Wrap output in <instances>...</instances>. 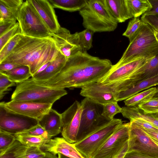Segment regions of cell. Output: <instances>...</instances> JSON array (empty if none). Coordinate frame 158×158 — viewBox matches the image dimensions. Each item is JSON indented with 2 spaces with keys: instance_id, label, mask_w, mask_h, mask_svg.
<instances>
[{
  "instance_id": "cell-19",
  "label": "cell",
  "mask_w": 158,
  "mask_h": 158,
  "mask_svg": "<svg viewBox=\"0 0 158 158\" xmlns=\"http://www.w3.org/2000/svg\"><path fill=\"white\" fill-rule=\"evenodd\" d=\"M38 124L45 130L52 138L61 132V114L52 108L38 121Z\"/></svg>"
},
{
  "instance_id": "cell-28",
  "label": "cell",
  "mask_w": 158,
  "mask_h": 158,
  "mask_svg": "<svg viewBox=\"0 0 158 158\" xmlns=\"http://www.w3.org/2000/svg\"><path fill=\"white\" fill-rule=\"evenodd\" d=\"M14 135L15 139L23 144L29 147H39L41 149H43L51 139H48L42 136L29 135L20 134Z\"/></svg>"
},
{
  "instance_id": "cell-5",
  "label": "cell",
  "mask_w": 158,
  "mask_h": 158,
  "mask_svg": "<svg viewBox=\"0 0 158 158\" xmlns=\"http://www.w3.org/2000/svg\"><path fill=\"white\" fill-rule=\"evenodd\" d=\"M16 83L11 100L53 104L67 94L65 89H54L37 84L31 77Z\"/></svg>"
},
{
  "instance_id": "cell-18",
  "label": "cell",
  "mask_w": 158,
  "mask_h": 158,
  "mask_svg": "<svg viewBox=\"0 0 158 158\" xmlns=\"http://www.w3.org/2000/svg\"><path fill=\"white\" fill-rule=\"evenodd\" d=\"M43 149L55 155L60 153L72 158H85L77 150L73 143L68 142L63 137L51 139Z\"/></svg>"
},
{
  "instance_id": "cell-42",
  "label": "cell",
  "mask_w": 158,
  "mask_h": 158,
  "mask_svg": "<svg viewBox=\"0 0 158 158\" xmlns=\"http://www.w3.org/2000/svg\"><path fill=\"white\" fill-rule=\"evenodd\" d=\"M141 19L142 22L158 31V15L143 14Z\"/></svg>"
},
{
  "instance_id": "cell-44",
  "label": "cell",
  "mask_w": 158,
  "mask_h": 158,
  "mask_svg": "<svg viewBox=\"0 0 158 158\" xmlns=\"http://www.w3.org/2000/svg\"><path fill=\"white\" fill-rule=\"evenodd\" d=\"M132 122L140 127L151 131H158V128L150 123L140 118H135Z\"/></svg>"
},
{
  "instance_id": "cell-31",
  "label": "cell",
  "mask_w": 158,
  "mask_h": 158,
  "mask_svg": "<svg viewBox=\"0 0 158 158\" xmlns=\"http://www.w3.org/2000/svg\"><path fill=\"white\" fill-rule=\"evenodd\" d=\"M94 34L91 31L86 29L78 32L79 43L82 52H87L92 47Z\"/></svg>"
},
{
  "instance_id": "cell-17",
  "label": "cell",
  "mask_w": 158,
  "mask_h": 158,
  "mask_svg": "<svg viewBox=\"0 0 158 158\" xmlns=\"http://www.w3.org/2000/svg\"><path fill=\"white\" fill-rule=\"evenodd\" d=\"M50 32L53 34L60 27L54 8L48 0H29Z\"/></svg>"
},
{
  "instance_id": "cell-34",
  "label": "cell",
  "mask_w": 158,
  "mask_h": 158,
  "mask_svg": "<svg viewBox=\"0 0 158 158\" xmlns=\"http://www.w3.org/2000/svg\"><path fill=\"white\" fill-rule=\"evenodd\" d=\"M142 23L139 17L133 18L129 22L127 28L123 35L128 38L130 40L140 27Z\"/></svg>"
},
{
  "instance_id": "cell-33",
  "label": "cell",
  "mask_w": 158,
  "mask_h": 158,
  "mask_svg": "<svg viewBox=\"0 0 158 158\" xmlns=\"http://www.w3.org/2000/svg\"><path fill=\"white\" fill-rule=\"evenodd\" d=\"M23 36L21 33L16 35L9 41L0 50V63L11 52Z\"/></svg>"
},
{
  "instance_id": "cell-41",
  "label": "cell",
  "mask_w": 158,
  "mask_h": 158,
  "mask_svg": "<svg viewBox=\"0 0 158 158\" xmlns=\"http://www.w3.org/2000/svg\"><path fill=\"white\" fill-rule=\"evenodd\" d=\"M3 3L14 13L17 17L19 10L22 6L23 1L22 0H2Z\"/></svg>"
},
{
  "instance_id": "cell-15",
  "label": "cell",
  "mask_w": 158,
  "mask_h": 158,
  "mask_svg": "<svg viewBox=\"0 0 158 158\" xmlns=\"http://www.w3.org/2000/svg\"><path fill=\"white\" fill-rule=\"evenodd\" d=\"M151 59L142 58L121 64L117 63L113 65L107 74L97 82L102 85H106L127 77Z\"/></svg>"
},
{
  "instance_id": "cell-3",
  "label": "cell",
  "mask_w": 158,
  "mask_h": 158,
  "mask_svg": "<svg viewBox=\"0 0 158 158\" xmlns=\"http://www.w3.org/2000/svg\"><path fill=\"white\" fill-rule=\"evenodd\" d=\"M119 61L121 64L144 58L151 59L158 54V42L153 28L143 22Z\"/></svg>"
},
{
  "instance_id": "cell-8",
  "label": "cell",
  "mask_w": 158,
  "mask_h": 158,
  "mask_svg": "<svg viewBox=\"0 0 158 158\" xmlns=\"http://www.w3.org/2000/svg\"><path fill=\"white\" fill-rule=\"evenodd\" d=\"M123 123L120 119L114 118L107 123L81 141L74 143L85 158H92L106 141Z\"/></svg>"
},
{
  "instance_id": "cell-21",
  "label": "cell",
  "mask_w": 158,
  "mask_h": 158,
  "mask_svg": "<svg viewBox=\"0 0 158 158\" xmlns=\"http://www.w3.org/2000/svg\"><path fill=\"white\" fill-rule=\"evenodd\" d=\"M67 58L59 51L56 57L42 72L34 75L31 78L34 80H47L58 73L65 65Z\"/></svg>"
},
{
  "instance_id": "cell-37",
  "label": "cell",
  "mask_w": 158,
  "mask_h": 158,
  "mask_svg": "<svg viewBox=\"0 0 158 158\" xmlns=\"http://www.w3.org/2000/svg\"><path fill=\"white\" fill-rule=\"evenodd\" d=\"M15 140L14 135L0 131V153L8 148Z\"/></svg>"
},
{
  "instance_id": "cell-40",
  "label": "cell",
  "mask_w": 158,
  "mask_h": 158,
  "mask_svg": "<svg viewBox=\"0 0 158 158\" xmlns=\"http://www.w3.org/2000/svg\"><path fill=\"white\" fill-rule=\"evenodd\" d=\"M0 20H17V17L14 13L3 3L2 0H0Z\"/></svg>"
},
{
  "instance_id": "cell-49",
  "label": "cell",
  "mask_w": 158,
  "mask_h": 158,
  "mask_svg": "<svg viewBox=\"0 0 158 158\" xmlns=\"http://www.w3.org/2000/svg\"><path fill=\"white\" fill-rule=\"evenodd\" d=\"M46 153V156L44 157L41 158H58L56 155H54L51 153L45 151Z\"/></svg>"
},
{
  "instance_id": "cell-51",
  "label": "cell",
  "mask_w": 158,
  "mask_h": 158,
  "mask_svg": "<svg viewBox=\"0 0 158 158\" xmlns=\"http://www.w3.org/2000/svg\"><path fill=\"white\" fill-rule=\"evenodd\" d=\"M121 153L119 155H118L117 156L114 157L113 158H123L124 155L125 154V153L123 152Z\"/></svg>"
},
{
  "instance_id": "cell-48",
  "label": "cell",
  "mask_w": 158,
  "mask_h": 158,
  "mask_svg": "<svg viewBox=\"0 0 158 158\" xmlns=\"http://www.w3.org/2000/svg\"><path fill=\"white\" fill-rule=\"evenodd\" d=\"M141 128L150 137L158 143V131H151Z\"/></svg>"
},
{
  "instance_id": "cell-9",
  "label": "cell",
  "mask_w": 158,
  "mask_h": 158,
  "mask_svg": "<svg viewBox=\"0 0 158 158\" xmlns=\"http://www.w3.org/2000/svg\"><path fill=\"white\" fill-rule=\"evenodd\" d=\"M130 123L120 125L92 158H113L128 150Z\"/></svg>"
},
{
  "instance_id": "cell-7",
  "label": "cell",
  "mask_w": 158,
  "mask_h": 158,
  "mask_svg": "<svg viewBox=\"0 0 158 158\" xmlns=\"http://www.w3.org/2000/svg\"><path fill=\"white\" fill-rule=\"evenodd\" d=\"M80 103L82 111L76 142L83 139L110 121L102 115L103 105L86 98Z\"/></svg>"
},
{
  "instance_id": "cell-53",
  "label": "cell",
  "mask_w": 158,
  "mask_h": 158,
  "mask_svg": "<svg viewBox=\"0 0 158 158\" xmlns=\"http://www.w3.org/2000/svg\"><path fill=\"white\" fill-rule=\"evenodd\" d=\"M153 98H158V88H157V91L154 94Z\"/></svg>"
},
{
  "instance_id": "cell-45",
  "label": "cell",
  "mask_w": 158,
  "mask_h": 158,
  "mask_svg": "<svg viewBox=\"0 0 158 158\" xmlns=\"http://www.w3.org/2000/svg\"><path fill=\"white\" fill-rule=\"evenodd\" d=\"M123 158H154L148 156L135 151L127 152Z\"/></svg>"
},
{
  "instance_id": "cell-38",
  "label": "cell",
  "mask_w": 158,
  "mask_h": 158,
  "mask_svg": "<svg viewBox=\"0 0 158 158\" xmlns=\"http://www.w3.org/2000/svg\"><path fill=\"white\" fill-rule=\"evenodd\" d=\"M16 86V83L11 81L6 75L0 73V99H2L7 93L10 90L9 87Z\"/></svg>"
},
{
  "instance_id": "cell-13",
  "label": "cell",
  "mask_w": 158,
  "mask_h": 158,
  "mask_svg": "<svg viewBox=\"0 0 158 158\" xmlns=\"http://www.w3.org/2000/svg\"><path fill=\"white\" fill-rule=\"evenodd\" d=\"M53 104L19 102L13 100L1 102L2 106L8 111L23 115L38 121L52 108Z\"/></svg>"
},
{
  "instance_id": "cell-1",
  "label": "cell",
  "mask_w": 158,
  "mask_h": 158,
  "mask_svg": "<svg viewBox=\"0 0 158 158\" xmlns=\"http://www.w3.org/2000/svg\"><path fill=\"white\" fill-rule=\"evenodd\" d=\"M113 65L110 60L79 51L67 58L61 71L46 81L33 79L36 84L54 89L82 88L96 82L109 72Z\"/></svg>"
},
{
  "instance_id": "cell-12",
  "label": "cell",
  "mask_w": 158,
  "mask_h": 158,
  "mask_svg": "<svg viewBox=\"0 0 158 158\" xmlns=\"http://www.w3.org/2000/svg\"><path fill=\"white\" fill-rule=\"evenodd\" d=\"M81 103L77 100L61 114L63 137L68 142H77L82 114Z\"/></svg>"
},
{
  "instance_id": "cell-54",
  "label": "cell",
  "mask_w": 158,
  "mask_h": 158,
  "mask_svg": "<svg viewBox=\"0 0 158 158\" xmlns=\"http://www.w3.org/2000/svg\"><path fill=\"white\" fill-rule=\"evenodd\" d=\"M155 117L157 118H158V112L155 113H153L152 114Z\"/></svg>"
},
{
  "instance_id": "cell-24",
  "label": "cell",
  "mask_w": 158,
  "mask_h": 158,
  "mask_svg": "<svg viewBox=\"0 0 158 158\" xmlns=\"http://www.w3.org/2000/svg\"><path fill=\"white\" fill-rule=\"evenodd\" d=\"M121 113L124 117L129 119L130 121L135 118H140L158 128V118L152 114L145 113L137 107H123Z\"/></svg>"
},
{
  "instance_id": "cell-14",
  "label": "cell",
  "mask_w": 158,
  "mask_h": 158,
  "mask_svg": "<svg viewBox=\"0 0 158 158\" xmlns=\"http://www.w3.org/2000/svg\"><path fill=\"white\" fill-rule=\"evenodd\" d=\"M58 50L67 58L79 51H82L78 32L71 34L67 29L60 27L51 36Z\"/></svg>"
},
{
  "instance_id": "cell-10",
  "label": "cell",
  "mask_w": 158,
  "mask_h": 158,
  "mask_svg": "<svg viewBox=\"0 0 158 158\" xmlns=\"http://www.w3.org/2000/svg\"><path fill=\"white\" fill-rule=\"evenodd\" d=\"M127 152L135 151L145 156L158 158V143L142 128L130 122Z\"/></svg>"
},
{
  "instance_id": "cell-23",
  "label": "cell",
  "mask_w": 158,
  "mask_h": 158,
  "mask_svg": "<svg viewBox=\"0 0 158 158\" xmlns=\"http://www.w3.org/2000/svg\"><path fill=\"white\" fill-rule=\"evenodd\" d=\"M156 85H158V76L141 81L124 91L115 93L116 100L117 102L125 100L141 91Z\"/></svg>"
},
{
  "instance_id": "cell-16",
  "label": "cell",
  "mask_w": 158,
  "mask_h": 158,
  "mask_svg": "<svg viewBox=\"0 0 158 158\" xmlns=\"http://www.w3.org/2000/svg\"><path fill=\"white\" fill-rule=\"evenodd\" d=\"M80 94L102 105L117 101L115 93L105 85L97 82L90 84L81 88Z\"/></svg>"
},
{
  "instance_id": "cell-30",
  "label": "cell",
  "mask_w": 158,
  "mask_h": 158,
  "mask_svg": "<svg viewBox=\"0 0 158 158\" xmlns=\"http://www.w3.org/2000/svg\"><path fill=\"white\" fill-rule=\"evenodd\" d=\"M28 147L16 139L8 148L0 153V158H21Z\"/></svg>"
},
{
  "instance_id": "cell-47",
  "label": "cell",
  "mask_w": 158,
  "mask_h": 158,
  "mask_svg": "<svg viewBox=\"0 0 158 158\" xmlns=\"http://www.w3.org/2000/svg\"><path fill=\"white\" fill-rule=\"evenodd\" d=\"M20 65L11 63L0 64V72L8 71Z\"/></svg>"
},
{
  "instance_id": "cell-43",
  "label": "cell",
  "mask_w": 158,
  "mask_h": 158,
  "mask_svg": "<svg viewBox=\"0 0 158 158\" xmlns=\"http://www.w3.org/2000/svg\"><path fill=\"white\" fill-rule=\"evenodd\" d=\"M16 19L0 20V36L14 27L17 22Z\"/></svg>"
},
{
  "instance_id": "cell-11",
  "label": "cell",
  "mask_w": 158,
  "mask_h": 158,
  "mask_svg": "<svg viewBox=\"0 0 158 158\" xmlns=\"http://www.w3.org/2000/svg\"><path fill=\"white\" fill-rule=\"evenodd\" d=\"M38 124V120L11 113L0 105V131L15 135L30 129Z\"/></svg>"
},
{
  "instance_id": "cell-22",
  "label": "cell",
  "mask_w": 158,
  "mask_h": 158,
  "mask_svg": "<svg viewBox=\"0 0 158 158\" xmlns=\"http://www.w3.org/2000/svg\"><path fill=\"white\" fill-rule=\"evenodd\" d=\"M110 13L118 23H123L133 17L127 0H106Z\"/></svg>"
},
{
  "instance_id": "cell-35",
  "label": "cell",
  "mask_w": 158,
  "mask_h": 158,
  "mask_svg": "<svg viewBox=\"0 0 158 158\" xmlns=\"http://www.w3.org/2000/svg\"><path fill=\"white\" fill-rule=\"evenodd\" d=\"M20 33V28L19 23L17 22L14 27L0 36V50L11 39L16 35Z\"/></svg>"
},
{
  "instance_id": "cell-20",
  "label": "cell",
  "mask_w": 158,
  "mask_h": 158,
  "mask_svg": "<svg viewBox=\"0 0 158 158\" xmlns=\"http://www.w3.org/2000/svg\"><path fill=\"white\" fill-rule=\"evenodd\" d=\"M158 76V54L135 72L131 76L133 85Z\"/></svg>"
},
{
  "instance_id": "cell-29",
  "label": "cell",
  "mask_w": 158,
  "mask_h": 158,
  "mask_svg": "<svg viewBox=\"0 0 158 158\" xmlns=\"http://www.w3.org/2000/svg\"><path fill=\"white\" fill-rule=\"evenodd\" d=\"M133 17H138L150 11L152 6L148 0H127Z\"/></svg>"
},
{
  "instance_id": "cell-50",
  "label": "cell",
  "mask_w": 158,
  "mask_h": 158,
  "mask_svg": "<svg viewBox=\"0 0 158 158\" xmlns=\"http://www.w3.org/2000/svg\"><path fill=\"white\" fill-rule=\"evenodd\" d=\"M58 158H72L71 157H68L64 155L61 154H58Z\"/></svg>"
},
{
  "instance_id": "cell-52",
  "label": "cell",
  "mask_w": 158,
  "mask_h": 158,
  "mask_svg": "<svg viewBox=\"0 0 158 158\" xmlns=\"http://www.w3.org/2000/svg\"><path fill=\"white\" fill-rule=\"evenodd\" d=\"M154 29V33L155 34V37L157 39V40L158 42V31H157L156 30Z\"/></svg>"
},
{
  "instance_id": "cell-26",
  "label": "cell",
  "mask_w": 158,
  "mask_h": 158,
  "mask_svg": "<svg viewBox=\"0 0 158 158\" xmlns=\"http://www.w3.org/2000/svg\"><path fill=\"white\" fill-rule=\"evenodd\" d=\"M0 73L16 83L23 81L32 77L29 67L27 65H20L10 70Z\"/></svg>"
},
{
  "instance_id": "cell-32",
  "label": "cell",
  "mask_w": 158,
  "mask_h": 158,
  "mask_svg": "<svg viewBox=\"0 0 158 158\" xmlns=\"http://www.w3.org/2000/svg\"><path fill=\"white\" fill-rule=\"evenodd\" d=\"M122 108L118 105L117 101L109 102L103 105L102 115L109 121L114 118L117 114L121 112Z\"/></svg>"
},
{
  "instance_id": "cell-2",
  "label": "cell",
  "mask_w": 158,
  "mask_h": 158,
  "mask_svg": "<svg viewBox=\"0 0 158 158\" xmlns=\"http://www.w3.org/2000/svg\"><path fill=\"white\" fill-rule=\"evenodd\" d=\"M59 51L52 39L23 35L11 52L1 63L29 67L32 76L44 65L53 60Z\"/></svg>"
},
{
  "instance_id": "cell-25",
  "label": "cell",
  "mask_w": 158,
  "mask_h": 158,
  "mask_svg": "<svg viewBox=\"0 0 158 158\" xmlns=\"http://www.w3.org/2000/svg\"><path fill=\"white\" fill-rule=\"evenodd\" d=\"M54 8L72 12L80 11L85 5L86 0H48Z\"/></svg>"
},
{
  "instance_id": "cell-27",
  "label": "cell",
  "mask_w": 158,
  "mask_h": 158,
  "mask_svg": "<svg viewBox=\"0 0 158 158\" xmlns=\"http://www.w3.org/2000/svg\"><path fill=\"white\" fill-rule=\"evenodd\" d=\"M157 90V88L153 87L138 93L124 100L125 104L127 106L138 107L152 98Z\"/></svg>"
},
{
  "instance_id": "cell-46",
  "label": "cell",
  "mask_w": 158,
  "mask_h": 158,
  "mask_svg": "<svg viewBox=\"0 0 158 158\" xmlns=\"http://www.w3.org/2000/svg\"><path fill=\"white\" fill-rule=\"evenodd\" d=\"M148 0L152 6V8L150 11L146 12L143 14L158 15V0Z\"/></svg>"
},
{
  "instance_id": "cell-39",
  "label": "cell",
  "mask_w": 158,
  "mask_h": 158,
  "mask_svg": "<svg viewBox=\"0 0 158 158\" xmlns=\"http://www.w3.org/2000/svg\"><path fill=\"white\" fill-rule=\"evenodd\" d=\"M19 134L29 135L42 136L48 139H51L45 130L38 124L31 129Z\"/></svg>"
},
{
  "instance_id": "cell-36",
  "label": "cell",
  "mask_w": 158,
  "mask_h": 158,
  "mask_svg": "<svg viewBox=\"0 0 158 158\" xmlns=\"http://www.w3.org/2000/svg\"><path fill=\"white\" fill-rule=\"evenodd\" d=\"M137 107L146 113L153 114L158 112V98H152L139 105Z\"/></svg>"
},
{
  "instance_id": "cell-4",
  "label": "cell",
  "mask_w": 158,
  "mask_h": 158,
  "mask_svg": "<svg viewBox=\"0 0 158 158\" xmlns=\"http://www.w3.org/2000/svg\"><path fill=\"white\" fill-rule=\"evenodd\" d=\"M79 13L82 25L94 33L114 31L118 23L110 13L106 0H86Z\"/></svg>"
},
{
  "instance_id": "cell-6",
  "label": "cell",
  "mask_w": 158,
  "mask_h": 158,
  "mask_svg": "<svg viewBox=\"0 0 158 158\" xmlns=\"http://www.w3.org/2000/svg\"><path fill=\"white\" fill-rule=\"evenodd\" d=\"M17 20L23 35L38 38L51 37L52 33L29 0L23 2Z\"/></svg>"
}]
</instances>
